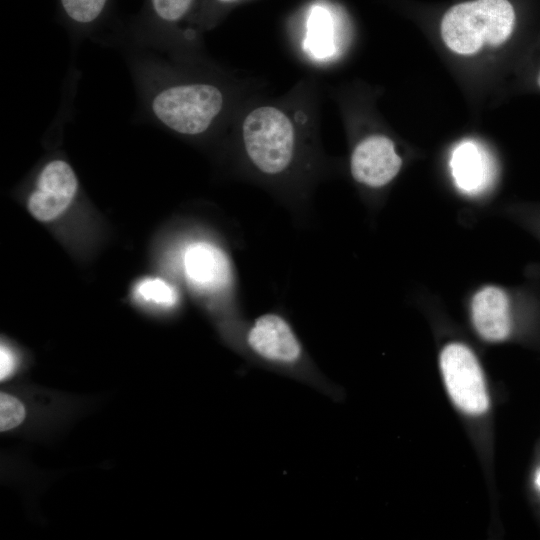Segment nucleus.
<instances>
[{
    "mask_svg": "<svg viewBox=\"0 0 540 540\" xmlns=\"http://www.w3.org/2000/svg\"><path fill=\"white\" fill-rule=\"evenodd\" d=\"M182 266L187 282L201 294L222 293L231 286L233 272L228 255L208 241L188 244Z\"/></svg>",
    "mask_w": 540,
    "mask_h": 540,
    "instance_id": "obj_7",
    "label": "nucleus"
},
{
    "mask_svg": "<svg viewBox=\"0 0 540 540\" xmlns=\"http://www.w3.org/2000/svg\"><path fill=\"white\" fill-rule=\"evenodd\" d=\"M471 320L478 335L488 342L508 339L514 330V303L497 285L480 288L471 300Z\"/></svg>",
    "mask_w": 540,
    "mask_h": 540,
    "instance_id": "obj_9",
    "label": "nucleus"
},
{
    "mask_svg": "<svg viewBox=\"0 0 540 540\" xmlns=\"http://www.w3.org/2000/svg\"><path fill=\"white\" fill-rule=\"evenodd\" d=\"M28 418V408L17 393L6 390L0 393V431L12 433L20 429Z\"/></svg>",
    "mask_w": 540,
    "mask_h": 540,
    "instance_id": "obj_14",
    "label": "nucleus"
},
{
    "mask_svg": "<svg viewBox=\"0 0 540 540\" xmlns=\"http://www.w3.org/2000/svg\"><path fill=\"white\" fill-rule=\"evenodd\" d=\"M450 168L456 186L467 194L484 191L493 178V166L487 152L473 141H464L454 149Z\"/></svg>",
    "mask_w": 540,
    "mask_h": 540,
    "instance_id": "obj_10",
    "label": "nucleus"
},
{
    "mask_svg": "<svg viewBox=\"0 0 540 540\" xmlns=\"http://www.w3.org/2000/svg\"><path fill=\"white\" fill-rule=\"evenodd\" d=\"M245 152L252 165L270 176L283 174L295 158V133L289 117L272 106L252 110L242 125Z\"/></svg>",
    "mask_w": 540,
    "mask_h": 540,
    "instance_id": "obj_4",
    "label": "nucleus"
},
{
    "mask_svg": "<svg viewBox=\"0 0 540 540\" xmlns=\"http://www.w3.org/2000/svg\"><path fill=\"white\" fill-rule=\"evenodd\" d=\"M112 0H58L62 19L78 34L91 32L108 15Z\"/></svg>",
    "mask_w": 540,
    "mask_h": 540,
    "instance_id": "obj_13",
    "label": "nucleus"
},
{
    "mask_svg": "<svg viewBox=\"0 0 540 540\" xmlns=\"http://www.w3.org/2000/svg\"><path fill=\"white\" fill-rule=\"evenodd\" d=\"M303 48L315 60L330 59L337 52L335 18L322 3L313 4L308 11Z\"/></svg>",
    "mask_w": 540,
    "mask_h": 540,
    "instance_id": "obj_11",
    "label": "nucleus"
},
{
    "mask_svg": "<svg viewBox=\"0 0 540 540\" xmlns=\"http://www.w3.org/2000/svg\"><path fill=\"white\" fill-rule=\"evenodd\" d=\"M402 166L394 143L383 135H371L360 141L350 159L355 181L370 188H380L391 182Z\"/></svg>",
    "mask_w": 540,
    "mask_h": 540,
    "instance_id": "obj_8",
    "label": "nucleus"
},
{
    "mask_svg": "<svg viewBox=\"0 0 540 540\" xmlns=\"http://www.w3.org/2000/svg\"><path fill=\"white\" fill-rule=\"evenodd\" d=\"M533 83L535 87H537L540 90V66L537 68L536 72L534 73Z\"/></svg>",
    "mask_w": 540,
    "mask_h": 540,
    "instance_id": "obj_17",
    "label": "nucleus"
},
{
    "mask_svg": "<svg viewBox=\"0 0 540 540\" xmlns=\"http://www.w3.org/2000/svg\"><path fill=\"white\" fill-rule=\"evenodd\" d=\"M195 3L196 0H146L141 25L156 36L173 30L190 16Z\"/></svg>",
    "mask_w": 540,
    "mask_h": 540,
    "instance_id": "obj_12",
    "label": "nucleus"
},
{
    "mask_svg": "<svg viewBox=\"0 0 540 540\" xmlns=\"http://www.w3.org/2000/svg\"><path fill=\"white\" fill-rule=\"evenodd\" d=\"M142 60L135 67V76L149 117L181 135L206 132L223 108L220 88L205 82L167 80L150 59Z\"/></svg>",
    "mask_w": 540,
    "mask_h": 540,
    "instance_id": "obj_1",
    "label": "nucleus"
},
{
    "mask_svg": "<svg viewBox=\"0 0 540 540\" xmlns=\"http://www.w3.org/2000/svg\"><path fill=\"white\" fill-rule=\"evenodd\" d=\"M440 369L448 395L466 414L480 415L489 407L484 375L477 357L463 343L447 344L440 353Z\"/></svg>",
    "mask_w": 540,
    "mask_h": 540,
    "instance_id": "obj_5",
    "label": "nucleus"
},
{
    "mask_svg": "<svg viewBox=\"0 0 540 540\" xmlns=\"http://www.w3.org/2000/svg\"><path fill=\"white\" fill-rule=\"evenodd\" d=\"M214 1L219 3V4H228V3L234 2L236 0H214Z\"/></svg>",
    "mask_w": 540,
    "mask_h": 540,
    "instance_id": "obj_19",
    "label": "nucleus"
},
{
    "mask_svg": "<svg viewBox=\"0 0 540 540\" xmlns=\"http://www.w3.org/2000/svg\"><path fill=\"white\" fill-rule=\"evenodd\" d=\"M78 190V179L71 165L57 158L39 171L28 197V209L40 221H50L66 210Z\"/></svg>",
    "mask_w": 540,
    "mask_h": 540,
    "instance_id": "obj_6",
    "label": "nucleus"
},
{
    "mask_svg": "<svg viewBox=\"0 0 540 540\" xmlns=\"http://www.w3.org/2000/svg\"><path fill=\"white\" fill-rule=\"evenodd\" d=\"M239 346L260 365L335 396L334 387L313 364L292 324L281 313L257 316L241 332Z\"/></svg>",
    "mask_w": 540,
    "mask_h": 540,
    "instance_id": "obj_2",
    "label": "nucleus"
},
{
    "mask_svg": "<svg viewBox=\"0 0 540 540\" xmlns=\"http://www.w3.org/2000/svg\"><path fill=\"white\" fill-rule=\"evenodd\" d=\"M135 293L139 299L166 309L173 308L179 299L176 290L158 278L142 280L137 285Z\"/></svg>",
    "mask_w": 540,
    "mask_h": 540,
    "instance_id": "obj_15",
    "label": "nucleus"
},
{
    "mask_svg": "<svg viewBox=\"0 0 540 540\" xmlns=\"http://www.w3.org/2000/svg\"><path fill=\"white\" fill-rule=\"evenodd\" d=\"M20 358L15 349L6 342L0 346V380L6 382L12 379L20 369Z\"/></svg>",
    "mask_w": 540,
    "mask_h": 540,
    "instance_id": "obj_16",
    "label": "nucleus"
},
{
    "mask_svg": "<svg viewBox=\"0 0 540 540\" xmlns=\"http://www.w3.org/2000/svg\"><path fill=\"white\" fill-rule=\"evenodd\" d=\"M538 217H537V220L533 218V221H537V226H538V230L540 232V213H538Z\"/></svg>",
    "mask_w": 540,
    "mask_h": 540,
    "instance_id": "obj_20",
    "label": "nucleus"
},
{
    "mask_svg": "<svg viewBox=\"0 0 540 540\" xmlns=\"http://www.w3.org/2000/svg\"><path fill=\"white\" fill-rule=\"evenodd\" d=\"M516 13L509 0H473L452 6L441 21V36L455 53L471 55L484 44L498 46L515 28Z\"/></svg>",
    "mask_w": 540,
    "mask_h": 540,
    "instance_id": "obj_3",
    "label": "nucleus"
},
{
    "mask_svg": "<svg viewBox=\"0 0 540 540\" xmlns=\"http://www.w3.org/2000/svg\"><path fill=\"white\" fill-rule=\"evenodd\" d=\"M534 484L537 490L540 491V468L535 473Z\"/></svg>",
    "mask_w": 540,
    "mask_h": 540,
    "instance_id": "obj_18",
    "label": "nucleus"
}]
</instances>
